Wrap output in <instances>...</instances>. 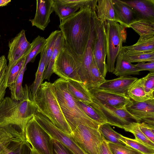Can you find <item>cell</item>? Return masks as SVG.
<instances>
[{"mask_svg":"<svg viewBox=\"0 0 154 154\" xmlns=\"http://www.w3.org/2000/svg\"><path fill=\"white\" fill-rule=\"evenodd\" d=\"M127 96L133 100L141 102L151 99L146 93L142 78L135 81L128 89Z\"/></svg>","mask_w":154,"mask_h":154,"instance_id":"24","label":"cell"},{"mask_svg":"<svg viewBox=\"0 0 154 154\" xmlns=\"http://www.w3.org/2000/svg\"><path fill=\"white\" fill-rule=\"evenodd\" d=\"M138 127L144 135L154 143V126L143 122L137 123Z\"/></svg>","mask_w":154,"mask_h":154,"instance_id":"46","label":"cell"},{"mask_svg":"<svg viewBox=\"0 0 154 154\" xmlns=\"http://www.w3.org/2000/svg\"><path fill=\"white\" fill-rule=\"evenodd\" d=\"M62 4L71 8L79 9L84 7H90L95 11L97 0H59Z\"/></svg>","mask_w":154,"mask_h":154,"instance_id":"41","label":"cell"},{"mask_svg":"<svg viewBox=\"0 0 154 154\" xmlns=\"http://www.w3.org/2000/svg\"><path fill=\"white\" fill-rule=\"evenodd\" d=\"M110 150L108 142L103 137L98 147V154H109Z\"/></svg>","mask_w":154,"mask_h":154,"instance_id":"48","label":"cell"},{"mask_svg":"<svg viewBox=\"0 0 154 154\" xmlns=\"http://www.w3.org/2000/svg\"><path fill=\"white\" fill-rule=\"evenodd\" d=\"M95 36L93 47V54L97 66L105 78L107 72L106 63L107 55L106 32L104 23L97 17L94 12Z\"/></svg>","mask_w":154,"mask_h":154,"instance_id":"10","label":"cell"},{"mask_svg":"<svg viewBox=\"0 0 154 154\" xmlns=\"http://www.w3.org/2000/svg\"><path fill=\"white\" fill-rule=\"evenodd\" d=\"M70 135L86 153L98 154V147L103 138L98 128L80 125L72 132Z\"/></svg>","mask_w":154,"mask_h":154,"instance_id":"9","label":"cell"},{"mask_svg":"<svg viewBox=\"0 0 154 154\" xmlns=\"http://www.w3.org/2000/svg\"><path fill=\"white\" fill-rule=\"evenodd\" d=\"M98 129L104 139L108 142L119 145H125L119 139L121 134L115 131L108 124H100Z\"/></svg>","mask_w":154,"mask_h":154,"instance_id":"32","label":"cell"},{"mask_svg":"<svg viewBox=\"0 0 154 154\" xmlns=\"http://www.w3.org/2000/svg\"></svg>","mask_w":154,"mask_h":154,"instance_id":"54","label":"cell"},{"mask_svg":"<svg viewBox=\"0 0 154 154\" xmlns=\"http://www.w3.org/2000/svg\"><path fill=\"white\" fill-rule=\"evenodd\" d=\"M95 12L97 18L103 23L116 21L112 0H97Z\"/></svg>","mask_w":154,"mask_h":154,"instance_id":"23","label":"cell"},{"mask_svg":"<svg viewBox=\"0 0 154 154\" xmlns=\"http://www.w3.org/2000/svg\"><path fill=\"white\" fill-rule=\"evenodd\" d=\"M91 95V94H90ZM92 102L89 104L106 119L107 123L123 129L134 122L140 123L139 120L132 115L126 108L118 109L102 103L92 96Z\"/></svg>","mask_w":154,"mask_h":154,"instance_id":"7","label":"cell"},{"mask_svg":"<svg viewBox=\"0 0 154 154\" xmlns=\"http://www.w3.org/2000/svg\"><path fill=\"white\" fill-rule=\"evenodd\" d=\"M56 97L63 115L72 131L80 125L98 129L100 125L84 112L69 91L67 81L61 78L53 83Z\"/></svg>","mask_w":154,"mask_h":154,"instance_id":"3","label":"cell"},{"mask_svg":"<svg viewBox=\"0 0 154 154\" xmlns=\"http://www.w3.org/2000/svg\"><path fill=\"white\" fill-rule=\"evenodd\" d=\"M17 139L4 130L0 139V154H6L8 151V146L13 140Z\"/></svg>","mask_w":154,"mask_h":154,"instance_id":"44","label":"cell"},{"mask_svg":"<svg viewBox=\"0 0 154 154\" xmlns=\"http://www.w3.org/2000/svg\"><path fill=\"white\" fill-rule=\"evenodd\" d=\"M116 21L124 27L139 20L138 16L130 6L120 0H112Z\"/></svg>","mask_w":154,"mask_h":154,"instance_id":"17","label":"cell"},{"mask_svg":"<svg viewBox=\"0 0 154 154\" xmlns=\"http://www.w3.org/2000/svg\"><path fill=\"white\" fill-rule=\"evenodd\" d=\"M53 0H36L35 14L30 20L32 26L44 31L50 21V16L53 12Z\"/></svg>","mask_w":154,"mask_h":154,"instance_id":"16","label":"cell"},{"mask_svg":"<svg viewBox=\"0 0 154 154\" xmlns=\"http://www.w3.org/2000/svg\"><path fill=\"white\" fill-rule=\"evenodd\" d=\"M116 63L113 73L118 76H128L131 75L140 74V71L131 63L123 56L120 52L117 55Z\"/></svg>","mask_w":154,"mask_h":154,"instance_id":"22","label":"cell"},{"mask_svg":"<svg viewBox=\"0 0 154 154\" xmlns=\"http://www.w3.org/2000/svg\"><path fill=\"white\" fill-rule=\"evenodd\" d=\"M104 23L106 32V68L107 72H112L116 57L122 49L123 43L126 41V28L115 21L106 20Z\"/></svg>","mask_w":154,"mask_h":154,"instance_id":"5","label":"cell"},{"mask_svg":"<svg viewBox=\"0 0 154 154\" xmlns=\"http://www.w3.org/2000/svg\"><path fill=\"white\" fill-rule=\"evenodd\" d=\"M46 51L45 48L40 53V59L38 69L35 74V77L33 83L30 87L34 96H35L41 85L42 83L43 75L45 69Z\"/></svg>","mask_w":154,"mask_h":154,"instance_id":"27","label":"cell"},{"mask_svg":"<svg viewBox=\"0 0 154 154\" xmlns=\"http://www.w3.org/2000/svg\"><path fill=\"white\" fill-rule=\"evenodd\" d=\"M26 57L21 59L10 69H8L6 83L7 88L13 85L16 81L18 75L24 65Z\"/></svg>","mask_w":154,"mask_h":154,"instance_id":"39","label":"cell"},{"mask_svg":"<svg viewBox=\"0 0 154 154\" xmlns=\"http://www.w3.org/2000/svg\"><path fill=\"white\" fill-rule=\"evenodd\" d=\"M34 116L38 123L52 138L59 141L74 154H87L78 146L70 134L60 130L42 113L37 111Z\"/></svg>","mask_w":154,"mask_h":154,"instance_id":"11","label":"cell"},{"mask_svg":"<svg viewBox=\"0 0 154 154\" xmlns=\"http://www.w3.org/2000/svg\"><path fill=\"white\" fill-rule=\"evenodd\" d=\"M140 36L154 35V21L143 20H136L129 25Z\"/></svg>","mask_w":154,"mask_h":154,"instance_id":"26","label":"cell"},{"mask_svg":"<svg viewBox=\"0 0 154 154\" xmlns=\"http://www.w3.org/2000/svg\"><path fill=\"white\" fill-rule=\"evenodd\" d=\"M91 81L90 85L87 89L98 88L106 80L99 70L94 57L91 67Z\"/></svg>","mask_w":154,"mask_h":154,"instance_id":"37","label":"cell"},{"mask_svg":"<svg viewBox=\"0 0 154 154\" xmlns=\"http://www.w3.org/2000/svg\"><path fill=\"white\" fill-rule=\"evenodd\" d=\"M8 66L4 55L0 57V103L4 98L6 88Z\"/></svg>","mask_w":154,"mask_h":154,"instance_id":"36","label":"cell"},{"mask_svg":"<svg viewBox=\"0 0 154 154\" xmlns=\"http://www.w3.org/2000/svg\"><path fill=\"white\" fill-rule=\"evenodd\" d=\"M61 31L56 30L52 32L46 39V43L45 48L46 55L45 59V70L48 66L54 48L57 40Z\"/></svg>","mask_w":154,"mask_h":154,"instance_id":"38","label":"cell"},{"mask_svg":"<svg viewBox=\"0 0 154 154\" xmlns=\"http://www.w3.org/2000/svg\"><path fill=\"white\" fill-rule=\"evenodd\" d=\"M138 79L137 77L124 76L111 80H106L98 88L116 94L127 96L128 89Z\"/></svg>","mask_w":154,"mask_h":154,"instance_id":"18","label":"cell"},{"mask_svg":"<svg viewBox=\"0 0 154 154\" xmlns=\"http://www.w3.org/2000/svg\"><path fill=\"white\" fill-rule=\"evenodd\" d=\"M53 8L60 21L73 15L79 9L71 8L60 2L59 0H53Z\"/></svg>","mask_w":154,"mask_h":154,"instance_id":"33","label":"cell"},{"mask_svg":"<svg viewBox=\"0 0 154 154\" xmlns=\"http://www.w3.org/2000/svg\"><path fill=\"white\" fill-rule=\"evenodd\" d=\"M4 130H5L4 129H3L1 128V134H0V139L3 133V132H4Z\"/></svg>","mask_w":154,"mask_h":154,"instance_id":"51","label":"cell"},{"mask_svg":"<svg viewBox=\"0 0 154 154\" xmlns=\"http://www.w3.org/2000/svg\"><path fill=\"white\" fill-rule=\"evenodd\" d=\"M25 138L26 141L39 154H53L52 139L33 116L26 127Z\"/></svg>","mask_w":154,"mask_h":154,"instance_id":"8","label":"cell"},{"mask_svg":"<svg viewBox=\"0 0 154 154\" xmlns=\"http://www.w3.org/2000/svg\"><path fill=\"white\" fill-rule=\"evenodd\" d=\"M81 108L86 114L92 120L100 124L107 123L106 119L95 109L90 105L78 101Z\"/></svg>","mask_w":154,"mask_h":154,"instance_id":"40","label":"cell"},{"mask_svg":"<svg viewBox=\"0 0 154 154\" xmlns=\"http://www.w3.org/2000/svg\"><path fill=\"white\" fill-rule=\"evenodd\" d=\"M24 98L17 101L6 97L0 103V128L13 137L26 141V125L37 111L38 108L30 87L23 88Z\"/></svg>","mask_w":154,"mask_h":154,"instance_id":"1","label":"cell"},{"mask_svg":"<svg viewBox=\"0 0 154 154\" xmlns=\"http://www.w3.org/2000/svg\"><path fill=\"white\" fill-rule=\"evenodd\" d=\"M87 89L90 94L100 102L116 108H126L133 103V100L127 95L116 94L99 88Z\"/></svg>","mask_w":154,"mask_h":154,"instance_id":"13","label":"cell"},{"mask_svg":"<svg viewBox=\"0 0 154 154\" xmlns=\"http://www.w3.org/2000/svg\"><path fill=\"white\" fill-rule=\"evenodd\" d=\"M67 87L69 92L77 100L88 104L92 102L90 94L82 83L68 80Z\"/></svg>","mask_w":154,"mask_h":154,"instance_id":"21","label":"cell"},{"mask_svg":"<svg viewBox=\"0 0 154 154\" xmlns=\"http://www.w3.org/2000/svg\"><path fill=\"white\" fill-rule=\"evenodd\" d=\"M94 11L82 7L59 26L66 43L81 62L91 32Z\"/></svg>","mask_w":154,"mask_h":154,"instance_id":"2","label":"cell"},{"mask_svg":"<svg viewBox=\"0 0 154 154\" xmlns=\"http://www.w3.org/2000/svg\"><path fill=\"white\" fill-rule=\"evenodd\" d=\"M109 154H113L112 152L111 151L110 149V150L109 151Z\"/></svg>","mask_w":154,"mask_h":154,"instance_id":"52","label":"cell"},{"mask_svg":"<svg viewBox=\"0 0 154 154\" xmlns=\"http://www.w3.org/2000/svg\"><path fill=\"white\" fill-rule=\"evenodd\" d=\"M6 154H32V148L26 141L16 139L8 145Z\"/></svg>","mask_w":154,"mask_h":154,"instance_id":"29","label":"cell"},{"mask_svg":"<svg viewBox=\"0 0 154 154\" xmlns=\"http://www.w3.org/2000/svg\"><path fill=\"white\" fill-rule=\"evenodd\" d=\"M110 149L113 154H143L126 145H123L108 142Z\"/></svg>","mask_w":154,"mask_h":154,"instance_id":"42","label":"cell"},{"mask_svg":"<svg viewBox=\"0 0 154 154\" xmlns=\"http://www.w3.org/2000/svg\"><path fill=\"white\" fill-rule=\"evenodd\" d=\"M142 79L146 93L151 99H154V72H150Z\"/></svg>","mask_w":154,"mask_h":154,"instance_id":"43","label":"cell"},{"mask_svg":"<svg viewBox=\"0 0 154 154\" xmlns=\"http://www.w3.org/2000/svg\"><path fill=\"white\" fill-rule=\"evenodd\" d=\"M126 108L140 122L154 126V99L141 102L133 100L132 104Z\"/></svg>","mask_w":154,"mask_h":154,"instance_id":"15","label":"cell"},{"mask_svg":"<svg viewBox=\"0 0 154 154\" xmlns=\"http://www.w3.org/2000/svg\"><path fill=\"white\" fill-rule=\"evenodd\" d=\"M95 34L94 21L90 38L81 60V64L78 70L80 80L86 88L89 87L91 84V67L94 57L93 47Z\"/></svg>","mask_w":154,"mask_h":154,"instance_id":"14","label":"cell"},{"mask_svg":"<svg viewBox=\"0 0 154 154\" xmlns=\"http://www.w3.org/2000/svg\"><path fill=\"white\" fill-rule=\"evenodd\" d=\"M1 128H0V135L1 132Z\"/></svg>","mask_w":154,"mask_h":154,"instance_id":"53","label":"cell"},{"mask_svg":"<svg viewBox=\"0 0 154 154\" xmlns=\"http://www.w3.org/2000/svg\"><path fill=\"white\" fill-rule=\"evenodd\" d=\"M122 1L132 8L139 20L154 21V0Z\"/></svg>","mask_w":154,"mask_h":154,"instance_id":"19","label":"cell"},{"mask_svg":"<svg viewBox=\"0 0 154 154\" xmlns=\"http://www.w3.org/2000/svg\"><path fill=\"white\" fill-rule=\"evenodd\" d=\"M81 64V61L65 43L55 60L53 70L66 80L82 83L78 73Z\"/></svg>","mask_w":154,"mask_h":154,"instance_id":"6","label":"cell"},{"mask_svg":"<svg viewBox=\"0 0 154 154\" xmlns=\"http://www.w3.org/2000/svg\"><path fill=\"white\" fill-rule=\"evenodd\" d=\"M135 66L140 71L147 70L150 72H154V61L145 62H139L134 64Z\"/></svg>","mask_w":154,"mask_h":154,"instance_id":"47","label":"cell"},{"mask_svg":"<svg viewBox=\"0 0 154 154\" xmlns=\"http://www.w3.org/2000/svg\"><path fill=\"white\" fill-rule=\"evenodd\" d=\"M65 43V39L61 32L56 42L53 54L48 66L44 72L42 80L49 81L50 77L54 72L53 68L56 59Z\"/></svg>","mask_w":154,"mask_h":154,"instance_id":"25","label":"cell"},{"mask_svg":"<svg viewBox=\"0 0 154 154\" xmlns=\"http://www.w3.org/2000/svg\"><path fill=\"white\" fill-rule=\"evenodd\" d=\"M46 43V39L39 35L33 40L31 43L32 48L26 57L24 66H26L28 63L34 62L36 56L45 48Z\"/></svg>","mask_w":154,"mask_h":154,"instance_id":"28","label":"cell"},{"mask_svg":"<svg viewBox=\"0 0 154 154\" xmlns=\"http://www.w3.org/2000/svg\"><path fill=\"white\" fill-rule=\"evenodd\" d=\"M11 1V0H0V6L6 5Z\"/></svg>","mask_w":154,"mask_h":154,"instance_id":"49","label":"cell"},{"mask_svg":"<svg viewBox=\"0 0 154 154\" xmlns=\"http://www.w3.org/2000/svg\"><path fill=\"white\" fill-rule=\"evenodd\" d=\"M26 66H24L20 72L15 82L8 87L11 91V97L17 101H20L24 98V94L22 83Z\"/></svg>","mask_w":154,"mask_h":154,"instance_id":"31","label":"cell"},{"mask_svg":"<svg viewBox=\"0 0 154 154\" xmlns=\"http://www.w3.org/2000/svg\"><path fill=\"white\" fill-rule=\"evenodd\" d=\"M8 69L11 68L22 58L26 57L32 48V45L27 40L25 31L22 30L9 44Z\"/></svg>","mask_w":154,"mask_h":154,"instance_id":"12","label":"cell"},{"mask_svg":"<svg viewBox=\"0 0 154 154\" xmlns=\"http://www.w3.org/2000/svg\"><path fill=\"white\" fill-rule=\"evenodd\" d=\"M34 99L38 111L47 117L60 130L71 134L72 131L60 108L53 83L47 82L42 83Z\"/></svg>","mask_w":154,"mask_h":154,"instance_id":"4","label":"cell"},{"mask_svg":"<svg viewBox=\"0 0 154 154\" xmlns=\"http://www.w3.org/2000/svg\"><path fill=\"white\" fill-rule=\"evenodd\" d=\"M120 52L123 57L131 63L154 61V51L128 54L125 52L122 49Z\"/></svg>","mask_w":154,"mask_h":154,"instance_id":"34","label":"cell"},{"mask_svg":"<svg viewBox=\"0 0 154 154\" xmlns=\"http://www.w3.org/2000/svg\"><path fill=\"white\" fill-rule=\"evenodd\" d=\"M122 49L125 52L128 54L154 51V35L140 36L135 44L123 46Z\"/></svg>","mask_w":154,"mask_h":154,"instance_id":"20","label":"cell"},{"mask_svg":"<svg viewBox=\"0 0 154 154\" xmlns=\"http://www.w3.org/2000/svg\"><path fill=\"white\" fill-rule=\"evenodd\" d=\"M53 154H74L69 149L57 140L52 138Z\"/></svg>","mask_w":154,"mask_h":154,"instance_id":"45","label":"cell"},{"mask_svg":"<svg viewBox=\"0 0 154 154\" xmlns=\"http://www.w3.org/2000/svg\"><path fill=\"white\" fill-rule=\"evenodd\" d=\"M119 140L128 146L143 154H154V148L136 139L128 138L120 134Z\"/></svg>","mask_w":154,"mask_h":154,"instance_id":"30","label":"cell"},{"mask_svg":"<svg viewBox=\"0 0 154 154\" xmlns=\"http://www.w3.org/2000/svg\"><path fill=\"white\" fill-rule=\"evenodd\" d=\"M123 129L125 131L132 133L136 140L154 148V143L150 141L144 135L140 129L137 123L132 122L125 126Z\"/></svg>","mask_w":154,"mask_h":154,"instance_id":"35","label":"cell"},{"mask_svg":"<svg viewBox=\"0 0 154 154\" xmlns=\"http://www.w3.org/2000/svg\"><path fill=\"white\" fill-rule=\"evenodd\" d=\"M32 154H39L34 149L32 148Z\"/></svg>","mask_w":154,"mask_h":154,"instance_id":"50","label":"cell"}]
</instances>
